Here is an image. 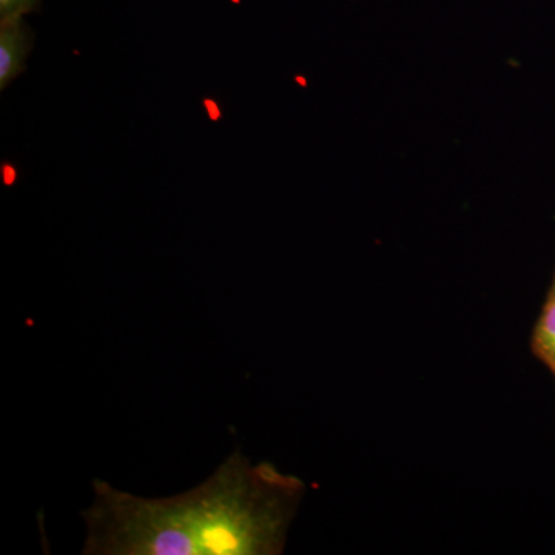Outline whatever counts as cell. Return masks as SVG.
<instances>
[{
	"label": "cell",
	"instance_id": "cell-4",
	"mask_svg": "<svg viewBox=\"0 0 555 555\" xmlns=\"http://www.w3.org/2000/svg\"><path fill=\"white\" fill-rule=\"evenodd\" d=\"M39 0H0V21L22 20L38 5Z\"/></svg>",
	"mask_w": 555,
	"mask_h": 555
},
{
	"label": "cell",
	"instance_id": "cell-5",
	"mask_svg": "<svg viewBox=\"0 0 555 555\" xmlns=\"http://www.w3.org/2000/svg\"><path fill=\"white\" fill-rule=\"evenodd\" d=\"M550 294H554L555 295V275H554L553 286H551Z\"/></svg>",
	"mask_w": 555,
	"mask_h": 555
},
{
	"label": "cell",
	"instance_id": "cell-6",
	"mask_svg": "<svg viewBox=\"0 0 555 555\" xmlns=\"http://www.w3.org/2000/svg\"><path fill=\"white\" fill-rule=\"evenodd\" d=\"M553 374L555 375V372H553Z\"/></svg>",
	"mask_w": 555,
	"mask_h": 555
},
{
	"label": "cell",
	"instance_id": "cell-1",
	"mask_svg": "<svg viewBox=\"0 0 555 555\" xmlns=\"http://www.w3.org/2000/svg\"><path fill=\"white\" fill-rule=\"evenodd\" d=\"M93 491L86 555H276L306 485L235 451L185 494L142 499L100 480Z\"/></svg>",
	"mask_w": 555,
	"mask_h": 555
},
{
	"label": "cell",
	"instance_id": "cell-2",
	"mask_svg": "<svg viewBox=\"0 0 555 555\" xmlns=\"http://www.w3.org/2000/svg\"><path fill=\"white\" fill-rule=\"evenodd\" d=\"M30 46L24 21H0V89L5 90L24 72Z\"/></svg>",
	"mask_w": 555,
	"mask_h": 555
},
{
	"label": "cell",
	"instance_id": "cell-3",
	"mask_svg": "<svg viewBox=\"0 0 555 555\" xmlns=\"http://www.w3.org/2000/svg\"><path fill=\"white\" fill-rule=\"evenodd\" d=\"M531 349L534 356L555 372V295H547L545 306L532 332Z\"/></svg>",
	"mask_w": 555,
	"mask_h": 555
}]
</instances>
